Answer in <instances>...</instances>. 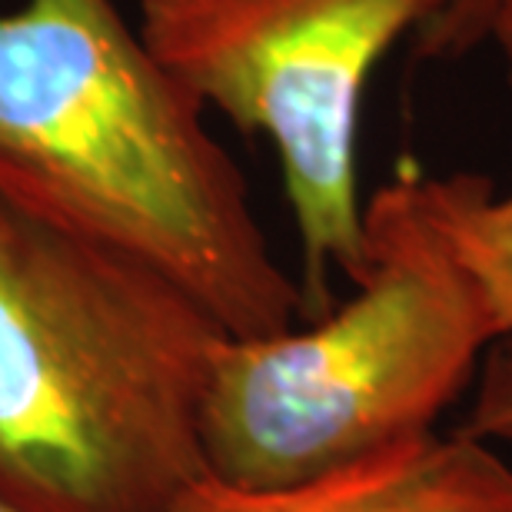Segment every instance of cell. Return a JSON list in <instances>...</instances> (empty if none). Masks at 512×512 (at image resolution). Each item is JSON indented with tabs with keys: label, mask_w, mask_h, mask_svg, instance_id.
Returning a JSON list of instances; mask_svg holds the SVG:
<instances>
[{
	"label": "cell",
	"mask_w": 512,
	"mask_h": 512,
	"mask_svg": "<svg viewBox=\"0 0 512 512\" xmlns=\"http://www.w3.org/2000/svg\"><path fill=\"white\" fill-rule=\"evenodd\" d=\"M223 326L170 276L0 197V496L167 512L203 459Z\"/></svg>",
	"instance_id": "2"
},
{
	"label": "cell",
	"mask_w": 512,
	"mask_h": 512,
	"mask_svg": "<svg viewBox=\"0 0 512 512\" xmlns=\"http://www.w3.org/2000/svg\"><path fill=\"white\" fill-rule=\"evenodd\" d=\"M0 512H24V509H20V506H14V503H10V499H7V496H0Z\"/></svg>",
	"instance_id": "11"
},
{
	"label": "cell",
	"mask_w": 512,
	"mask_h": 512,
	"mask_svg": "<svg viewBox=\"0 0 512 512\" xmlns=\"http://www.w3.org/2000/svg\"><path fill=\"white\" fill-rule=\"evenodd\" d=\"M496 512H512V473L506 479L503 493H499V503H496Z\"/></svg>",
	"instance_id": "10"
},
{
	"label": "cell",
	"mask_w": 512,
	"mask_h": 512,
	"mask_svg": "<svg viewBox=\"0 0 512 512\" xmlns=\"http://www.w3.org/2000/svg\"><path fill=\"white\" fill-rule=\"evenodd\" d=\"M419 210L473 280L493 336H512V193L496 197L476 173L429 177L413 167Z\"/></svg>",
	"instance_id": "6"
},
{
	"label": "cell",
	"mask_w": 512,
	"mask_h": 512,
	"mask_svg": "<svg viewBox=\"0 0 512 512\" xmlns=\"http://www.w3.org/2000/svg\"><path fill=\"white\" fill-rule=\"evenodd\" d=\"M449 0H140L150 54L243 133L273 140L300 237L303 320L333 306L330 273L366 270L363 90L409 30Z\"/></svg>",
	"instance_id": "4"
},
{
	"label": "cell",
	"mask_w": 512,
	"mask_h": 512,
	"mask_svg": "<svg viewBox=\"0 0 512 512\" xmlns=\"http://www.w3.org/2000/svg\"><path fill=\"white\" fill-rule=\"evenodd\" d=\"M503 0H449L433 24L419 30L416 50L423 57L456 60L486 44Z\"/></svg>",
	"instance_id": "8"
},
{
	"label": "cell",
	"mask_w": 512,
	"mask_h": 512,
	"mask_svg": "<svg viewBox=\"0 0 512 512\" xmlns=\"http://www.w3.org/2000/svg\"><path fill=\"white\" fill-rule=\"evenodd\" d=\"M509 473L493 446L433 429L290 483L203 473L167 512H496Z\"/></svg>",
	"instance_id": "5"
},
{
	"label": "cell",
	"mask_w": 512,
	"mask_h": 512,
	"mask_svg": "<svg viewBox=\"0 0 512 512\" xmlns=\"http://www.w3.org/2000/svg\"><path fill=\"white\" fill-rule=\"evenodd\" d=\"M0 197L170 276L233 340L303 323L243 170L114 0L0 14Z\"/></svg>",
	"instance_id": "1"
},
{
	"label": "cell",
	"mask_w": 512,
	"mask_h": 512,
	"mask_svg": "<svg viewBox=\"0 0 512 512\" xmlns=\"http://www.w3.org/2000/svg\"><path fill=\"white\" fill-rule=\"evenodd\" d=\"M459 433L479 443H509L512 446V336H503L486 350L479 363V386L466 426Z\"/></svg>",
	"instance_id": "7"
},
{
	"label": "cell",
	"mask_w": 512,
	"mask_h": 512,
	"mask_svg": "<svg viewBox=\"0 0 512 512\" xmlns=\"http://www.w3.org/2000/svg\"><path fill=\"white\" fill-rule=\"evenodd\" d=\"M366 270L343 306L220 343L203 396L207 473L290 483L433 433L496 343L473 280L413 190V163L363 203Z\"/></svg>",
	"instance_id": "3"
},
{
	"label": "cell",
	"mask_w": 512,
	"mask_h": 512,
	"mask_svg": "<svg viewBox=\"0 0 512 512\" xmlns=\"http://www.w3.org/2000/svg\"><path fill=\"white\" fill-rule=\"evenodd\" d=\"M489 40L499 47V57H503V67H506V84L512 90V0H503V7H499V14L493 20Z\"/></svg>",
	"instance_id": "9"
}]
</instances>
